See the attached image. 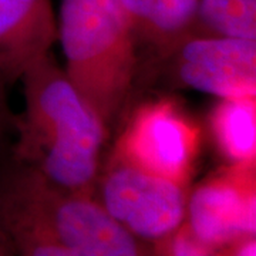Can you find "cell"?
<instances>
[{"label": "cell", "instance_id": "6da1fadb", "mask_svg": "<svg viewBox=\"0 0 256 256\" xmlns=\"http://www.w3.org/2000/svg\"><path fill=\"white\" fill-rule=\"evenodd\" d=\"M18 80L24 110L18 114L12 158L60 188L92 195L110 131L50 53Z\"/></svg>", "mask_w": 256, "mask_h": 256}, {"label": "cell", "instance_id": "7a4b0ae2", "mask_svg": "<svg viewBox=\"0 0 256 256\" xmlns=\"http://www.w3.org/2000/svg\"><path fill=\"white\" fill-rule=\"evenodd\" d=\"M57 40L67 77L110 131L138 72V44L120 0H62Z\"/></svg>", "mask_w": 256, "mask_h": 256}, {"label": "cell", "instance_id": "3957f363", "mask_svg": "<svg viewBox=\"0 0 256 256\" xmlns=\"http://www.w3.org/2000/svg\"><path fill=\"white\" fill-rule=\"evenodd\" d=\"M0 218L24 222L76 256H148L92 194L60 188L16 160L0 162Z\"/></svg>", "mask_w": 256, "mask_h": 256}, {"label": "cell", "instance_id": "277c9868", "mask_svg": "<svg viewBox=\"0 0 256 256\" xmlns=\"http://www.w3.org/2000/svg\"><path fill=\"white\" fill-rule=\"evenodd\" d=\"M200 124L171 97L140 104L111 156L174 182L190 185L201 150Z\"/></svg>", "mask_w": 256, "mask_h": 256}, {"label": "cell", "instance_id": "5b68a950", "mask_svg": "<svg viewBox=\"0 0 256 256\" xmlns=\"http://www.w3.org/2000/svg\"><path fill=\"white\" fill-rule=\"evenodd\" d=\"M190 188L110 156L92 196L130 234L152 244L185 222Z\"/></svg>", "mask_w": 256, "mask_h": 256}, {"label": "cell", "instance_id": "8992f818", "mask_svg": "<svg viewBox=\"0 0 256 256\" xmlns=\"http://www.w3.org/2000/svg\"><path fill=\"white\" fill-rule=\"evenodd\" d=\"M161 57L180 87L218 98H256V40L191 34Z\"/></svg>", "mask_w": 256, "mask_h": 256}, {"label": "cell", "instance_id": "52a82bcc", "mask_svg": "<svg viewBox=\"0 0 256 256\" xmlns=\"http://www.w3.org/2000/svg\"><path fill=\"white\" fill-rule=\"evenodd\" d=\"M185 224L212 250L256 235V164H226L190 188Z\"/></svg>", "mask_w": 256, "mask_h": 256}, {"label": "cell", "instance_id": "ba28073f", "mask_svg": "<svg viewBox=\"0 0 256 256\" xmlns=\"http://www.w3.org/2000/svg\"><path fill=\"white\" fill-rule=\"evenodd\" d=\"M57 42L53 0H0V76L18 82Z\"/></svg>", "mask_w": 256, "mask_h": 256}, {"label": "cell", "instance_id": "9c48e42d", "mask_svg": "<svg viewBox=\"0 0 256 256\" xmlns=\"http://www.w3.org/2000/svg\"><path fill=\"white\" fill-rule=\"evenodd\" d=\"M137 44L168 53L191 36L200 0H120Z\"/></svg>", "mask_w": 256, "mask_h": 256}, {"label": "cell", "instance_id": "30bf717a", "mask_svg": "<svg viewBox=\"0 0 256 256\" xmlns=\"http://www.w3.org/2000/svg\"><path fill=\"white\" fill-rule=\"evenodd\" d=\"M210 127L228 164H256V98H220Z\"/></svg>", "mask_w": 256, "mask_h": 256}, {"label": "cell", "instance_id": "8fae6325", "mask_svg": "<svg viewBox=\"0 0 256 256\" xmlns=\"http://www.w3.org/2000/svg\"><path fill=\"white\" fill-rule=\"evenodd\" d=\"M192 34L256 40V0H200Z\"/></svg>", "mask_w": 256, "mask_h": 256}, {"label": "cell", "instance_id": "7c38bea8", "mask_svg": "<svg viewBox=\"0 0 256 256\" xmlns=\"http://www.w3.org/2000/svg\"><path fill=\"white\" fill-rule=\"evenodd\" d=\"M0 229L10 239L16 256H60V245L24 222L0 218Z\"/></svg>", "mask_w": 256, "mask_h": 256}, {"label": "cell", "instance_id": "4fadbf2b", "mask_svg": "<svg viewBox=\"0 0 256 256\" xmlns=\"http://www.w3.org/2000/svg\"><path fill=\"white\" fill-rule=\"evenodd\" d=\"M6 87L8 82L0 76V136L14 134L18 122V114H16L10 106Z\"/></svg>", "mask_w": 256, "mask_h": 256}, {"label": "cell", "instance_id": "5bb4252c", "mask_svg": "<svg viewBox=\"0 0 256 256\" xmlns=\"http://www.w3.org/2000/svg\"><path fill=\"white\" fill-rule=\"evenodd\" d=\"M212 256H256V235H244L214 249Z\"/></svg>", "mask_w": 256, "mask_h": 256}, {"label": "cell", "instance_id": "9a60e30c", "mask_svg": "<svg viewBox=\"0 0 256 256\" xmlns=\"http://www.w3.org/2000/svg\"><path fill=\"white\" fill-rule=\"evenodd\" d=\"M0 256H16L8 235L0 229Z\"/></svg>", "mask_w": 256, "mask_h": 256}, {"label": "cell", "instance_id": "2e32d148", "mask_svg": "<svg viewBox=\"0 0 256 256\" xmlns=\"http://www.w3.org/2000/svg\"><path fill=\"white\" fill-rule=\"evenodd\" d=\"M212 252H214V250H212ZM212 252H210V254H208V255H202V256H212ZM148 256H162V255H160V254L154 252V250L150 248V244H148Z\"/></svg>", "mask_w": 256, "mask_h": 256}]
</instances>
